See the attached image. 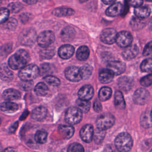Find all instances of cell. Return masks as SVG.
Returning a JSON list of instances; mask_svg holds the SVG:
<instances>
[{
  "mask_svg": "<svg viewBox=\"0 0 152 152\" xmlns=\"http://www.w3.org/2000/svg\"><path fill=\"white\" fill-rule=\"evenodd\" d=\"M75 35V31L74 28L67 26L65 27L61 31V36L62 40L65 42H68L72 40Z\"/></svg>",
  "mask_w": 152,
  "mask_h": 152,
  "instance_id": "cell-24",
  "label": "cell"
},
{
  "mask_svg": "<svg viewBox=\"0 0 152 152\" xmlns=\"http://www.w3.org/2000/svg\"><path fill=\"white\" fill-rule=\"evenodd\" d=\"M36 39V33L34 29L31 28L24 29L19 37L20 43L26 46L32 45Z\"/></svg>",
  "mask_w": 152,
  "mask_h": 152,
  "instance_id": "cell-6",
  "label": "cell"
},
{
  "mask_svg": "<svg viewBox=\"0 0 152 152\" xmlns=\"http://www.w3.org/2000/svg\"><path fill=\"white\" fill-rule=\"evenodd\" d=\"M17 21L14 18H11L8 22V28H10V29H14L17 26Z\"/></svg>",
  "mask_w": 152,
  "mask_h": 152,
  "instance_id": "cell-49",
  "label": "cell"
},
{
  "mask_svg": "<svg viewBox=\"0 0 152 152\" xmlns=\"http://www.w3.org/2000/svg\"><path fill=\"white\" fill-rule=\"evenodd\" d=\"M152 83V76L150 74L148 75H146L142 77L140 80V84L144 87H148Z\"/></svg>",
  "mask_w": 152,
  "mask_h": 152,
  "instance_id": "cell-44",
  "label": "cell"
},
{
  "mask_svg": "<svg viewBox=\"0 0 152 152\" xmlns=\"http://www.w3.org/2000/svg\"><path fill=\"white\" fill-rule=\"evenodd\" d=\"M74 48L71 45H64L61 46L58 50L59 56L64 59H67L70 58L74 53Z\"/></svg>",
  "mask_w": 152,
  "mask_h": 152,
  "instance_id": "cell-16",
  "label": "cell"
},
{
  "mask_svg": "<svg viewBox=\"0 0 152 152\" xmlns=\"http://www.w3.org/2000/svg\"><path fill=\"white\" fill-rule=\"evenodd\" d=\"M65 75L68 80L73 82L79 81L82 79L80 69L75 66L68 67L65 71Z\"/></svg>",
  "mask_w": 152,
  "mask_h": 152,
  "instance_id": "cell-11",
  "label": "cell"
},
{
  "mask_svg": "<svg viewBox=\"0 0 152 152\" xmlns=\"http://www.w3.org/2000/svg\"><path fill=\"white\" fill-rule=\"evenodd\" d=\"M76 104L77 107L84 113L88 112L90 109V103L88 100H84L79 99L77 100Z\"/></svg>",
  "mask_w": 152,
  "mask_h": 152,
  "instance_id": "cell-32",
  "label": "cell"
},
{
  "mask_svg": "<svg viewBox=\"0 0 152 152\" xmlns=\"http://www.w3.org/2000/svg\"><path fill=\"white\" fill-rule=\"evenodd\" d=\"M39 72V68L34 64L24 66L18 72V77L23 81H31L36 78Z\"/></svg>",
  "mask_w": 152,
  "mask_h": 152,
  "instance_id": "cell-3",
  "label": "cell"
},
{
  "mask_svg": "<svg viewBox=\"0 0 152 152\" xmlns=\"http://www.w3.org/2000/svg\"><path fill=\"white\" fill-rule=\"evenodd\" d=\"M116 36L117 33L115 30L112 28H107L102 31L100 38L103 43L111 45L115 42Z\"/></svg>",
  "mask_w": 152,
  "mask_h": 152,
  "instance_id": "cell-10",
  "label": "cell"
},
{
  "mask_svg": "<svg viewBox=\"0 0 152 152\" xmlns=\"http://www.w3.org/2000/svg\"><path fill=\"white\" fill-rule=\"evenodd\" d=\"M105 134H106L105 131L100 130L97 128L95 131H94V134H93V138L94 140V142L96 144L101 143L105 137Z\"/></svg>",
  "mask_w": 152,
  "mask_h": 152,
  "instance_id": "cell-36",
  "label": "cell"
},
{
  "mask_svg": "<svg viewBox=\"0 0 152 152\" xmlns=\"http://www.w3.org/2000/svg\"><path fill=\"white\" fill-rule=\"evenodd\" d=\"M140 68L142 71L151 73L152 69V61L151 58L145 59L144 60L140 65Z\"/></svg>",
  "mask_w": 152,
  "mask_h": 152,
  "instance_id": "cell-38",
  "label": "cell"
},
{
  "mask_svg": "<svg viewBox=\"0 0 152 152\" xmlns=\"http://www.w3.org/2000/svg\"><path fill=\"white\" fill-rule=\"evenodd\" d=\"M3 151H2V146H1V145L0 144V152H2Z\"/></svg>",
  "mask_w": 152,
  "mask_h": 152,
  "instance_id": "cell-56",
  "label": "cell"
},
{
  "mask_svg": "<svg viewBox=\"0 0 152 152\" xmlns=\"http://www.w3.org/2000/svg\"><path fill=\"white\" fill-rule=\"evenodd\" d=\"M90 55V50L87 46H81L77 50L76 57L80 61L86 60Z\"/></svg>",
  "mask_w": 152,
  "mask_h": 152,
  "instance_id": "cell-30",
  "label": "cell"
},
{
  "mask_svg": "<svg viewBox=\"0 0 152 152\" xmlns=\"http://www.w3.org/2000/svg\"><path fill=\"white\" fill-rule=\"evenodd\" d=\"M123 10V5L121 2H115L107 8L106 11V14L109 17H115L122 13Z\"/></svg>",
  "mask_w": 152,
  "mask_h": 152,
  "instance_id": "cell-18",
  "label": "cell"
},
{
  "mask_svg": "<svg viewBox=\"0 0 152 152\" xmlns=\"http://www.w3.org/2000/svg\"><path fill=\"white\" fill-rule=\"evenodd\" d=\"M0 78L6 82L11 81L13 78V73L6 64L0 65Z\"/></svg>",
  "mask_w": 152,
  "mask_h": 152,
  "instance_id": "cell-19",
  "label": "cell"
},
{
  "mask_svg": "<svg viewBox=\"0 0 152 152\" xmlns=\"http://www.w3.org/2000/svg\"><path fill=\"white\" fill-rule=\"evenodd\" d=\"M83 112L77 107H70L65 112V121L70 125L78 124L82 119Z\"/></svg>",
  "mask_w": 152,
  "mask_h": 152,
  "instance_id": "cell-5",
  "label": "cell"
},
{
  "mask_svg": "<svg viewBox=\"0 0 152 152\" xmlns=\"http://www.w3.org/2000/svg\"><path fill=\"white\" fill-rule=\"evenodd\" d=\"M115 121V117L112 114L110 113H103L97 118V128L100 130L106 131L113 125Z\"/></svg>",
  "mask_w": 152,
  "mask_h": 152,
  "instance_id": "cell-4",
  "label": "cell"
},
{
  "mask_svg": "<svg viewBox=\"0 0 152 152\" xmlns=\"http://www.w3.org/2000/svg\"><path fill=\"white\" fill-rule=\"evenodd\" d=\"M2 152H15V150L12 147H8L5 148Z\"/></svg>",
  "mask_w": 152,
  "mask_h": 152,
  "instance_id": "cell-54",
  "label": "cell"
},
{
  "mask_svg": "<svg viewBox=\"0 0 152 152\" xmlns=\"http://www.w3.org/2000/svg\"><path fill=\"white\" fill-rule=\"evenodd\" d=\"M52 13L56 17H65L73 15L75 13V11L70 8L59 7L54 9Z\"/></svg>",
  "mask_w": 152,
  "mask_h": 152,
  "instance_id": "cell-25",
  "label": "cell"
},
{
  "mask_svg": "<svg viewBox=\"0 0 152 152\" xmlns=\"http://www.w3.org/2000/svg\"><path fill=\"white\" fill-rule=\"evenodd\" d=\"M114 74L109 69H102L99 74V81L103 84H107L113 80Z\"/></svg>",
  "mask_w": 152,
  "mask_h": 152,
  "instance_id": "cell-21",
  "label": "cell"
},
{
  "mask_svg": "<svg viewBox=\"0 0 152 152\" xmlns=\"http://www.w3.org/2000/svg\"><path fill=\"white\" fill-rule=\"evenodd\" d=\"M150 8L147 6H140L136 7L134 10V13L136 17L140 18H146L150 14Z\"/></svg>",
  "mask_w": 152,
  "mask_h": 152,
  "instance_id": "cell-26",
  "label": "cell"
},
{
  "mask_svg": "<svg viewBox=\"0 0 152 152\" xmlns=\"http://www.w3.org/2000/svg\"><path fill=\"white\" fill-rule=\"evenodd\" d=\"M102 2H103L104 4H105L110 5V4H112V3H113L115 0H102Z\"/></svg>",
  "mask_w": 152,
  "mask_h": 152,
  "instance_id": "cell-53",
  "label": "cell"
},
{
  "mask_svg": "<svg viewBox=\"0 0 152 152\" xmlns=\"http://www.w3.org/2000/svg\"><path fill=\"white\" fill-rule=\"evenodd\" d=\"M43 79L47 83L53 86H58L61 83L58 78L53 75H47Z\"/></svg>",
  "mask_w": 152,
  "mask_h": 152,
  "instance_id": "cell-40",
  "label": "cell"
},
{
  "mask_svg": "<svg viewBox=\"0 0 152 152\" xmlns=\"http://www.w3.org/2000/svg\"><path fill=\"white\" fill-rule=\"evenodd\" d=\"M30 61V56L24 49L18 50L8 59V65L13 69H21Z\"/></svg>",
  "mask_w": 152,
  "mask_h": 152,
  "instance_id": "cell-1",
  "label": "cell"
},
{
  "mask_svg": "<svg viewBox=\"0 0 152 152\" xmlns=\"http://www.w3.org/2000/svg\"><path fill=\"white\" fill-rule=\"evenodd\" d=\"M147 1H150H150H151V0H147Z\"/></svg>",
  "mask_w": 152,
  "mask_h": 152,
  "instance_id": "cell-57",
  "label": "cell"
},
{
  "mask_svg": "<svg viewBox=\"0 0 152 152\" xmlns=\"http://www.w3.org/2000/svg\"><path fill=\"white\" fill-rule=\"evenodd\" d=\"M20 83V88L24 91L30 90L33 86V83L31 81H23Z\"/></svg>",
  "mask_w": 152,
  "mask_h": 152,
  "instance_id": "cell-45",
  "label": "cell"
},
{
  "mask_svg": "<svg viewBox=\"0 0 152 152\" xmlns=\"http://www.w3.org/2000/svg\"><path fill=\"white\" fill-rule=\"evenodd\" d=\"M126 68L125 64L119 61H113L107 65V69L110 70L114 75H120L122 74Z\"/></svg>",
  "mask_w": 152,
  "mask_h": 152,
  "instance_id": "cell-13",
  "label": "cell"
},
{
  "mask_svg": "<svg viewBox=\"0 0 152 152\" xmlns=\"http://www.w3.org/2000/svg\"><path fill=\"white\" fill-rule=\"evenodd\" d=\"M0 124H1V119H0Z\"/></svg>",
  "mask_w": 152,
  "mask_h": 152,
  "instance_id": "cell-58",
  "label": "cell"
},
{
  "mask_svg": "<svg viewBox=\"0 0 152 152\" xmlns=\"http://www.w3.org/2000/svg\"><path fill=\"white\" fill-rule=\"evenodd\" d=\"M1 109L5 112L12 113L18 109V105L11 101H6L1 104Z\"/></svg>",
  "mask_w": 152,
  "mask_h": 152,
  "instance_id": "cell-27",
  "label": "cell"
},
{
  "mask_svg": "<svg viewBox=\"0 0 152 152\" xmlns=\"http://www.w3.org/2000/svg\"><path fill=\"white\" fill-rule=\"evenodd\" d=\"M119 87L124 91L128 92L131 90L134 86L133 80L127 76H124L121 77L118 81Z\"/></svg>",
  "mask_w": 152,
  "mask_h": 152,
  "instance_id": "cell-15",
  "label": "cell"
},
{
  "mask_svg": "<svg viewBox=\"0 0 152 152\" xmlns=\"http://www.w3.org/2000/svg\"><path fill=\"white\" fill-rule=\"evenodd\" d=\"M2 97L7 101H12L19 99L21 97V93L15 89L8 88L4 90Z\"/></svg>",
  "mask_w": 152,
  "mask_h": 152,
  "instance_id": "cell-20",
  "label": "cell"
},
{
  "mask_svg": "<svg viewBox=\"0 0 152 152\" xmlns=\"http://www.w3.org/2000/svg\"><path fill=\"white\" fill-rule=\"evenodd\" d=\"M20 18H21V21L22 22L25 23L28 21V17L26 15V14H22V15L20 16Z\"/></svg>",
  "mask_w": 152,
  "mask_h": 152,
  "instance_id": "cell-51",
  "label": "cell"
},
{
  "mask_svg": "<svg viewBox=\"0 0 152 152\" xmlns=\"http://www.w3.org/2000/svg\"><path fill=\"white\" fill-rule=\"evenodd\" d=\"M55 39L53 32L50 30H46L39 34L37 37V42L40 47L46 48L54 42Z\"/></svg>",
  "mask_w": 152,
  "mask_h": 152,
  "instance_id": "cell-7",
  "label": "cell"
},
{
  "mask_svg": "<svg viewBox=\"0 0 152 152\" xmlns=\"http://www.w3.org/2000/svg\"><path fill=\"white\" fill-rule=\"evenodd\" d=\"M79 1H80V2L83 3V2H87L88 0H79Z\"/></svg>",
  "mask_w": 152,
  "mask_h": 152,
  "instance_id": "cell-55",
  "label": "cell"
},
{
  "mask_svg": "<svg viewBox=\"0 0 152 152\" xmlns=\"http://www.w3.org/2000/svg\"><path fill=\"white\" fill-rule=\"evenodd\" d=\"M151 111H145L142 113L140 117L141 125L145 128H148L151 126Z\"/></svg>",
  "mask_w": 152,
  "mask_h": 152,
  "instance_id": "cell-29",
  "label": "cell"
},
{
  "mask_svg": "<svg viewBox=\"0 0 152 152\" xmlns=\"http://www.w3.org/2000/svg\"><path fill=\"white\" fill-rule=\"evenodd\" d=\"M47 109L43 106H39L34 109L31 112V118L37 121L43 120L47 115Z\"/></svg>",
  "mask_w": 152,
  "mask_h": 152,
  "instance_id": "cell-22",
  "label": "cell"
},
{
  "mask_svg": "<svg viewBox=\"0 0 152 152\" xmlns=\"http://www.w3.org/2000/svg\"><path fill=\"white\" fill-rule=\"evenodd\" d=\"M93 108L96 112H100L102 110V106L101 103L97 100L94 101L93 104Z\"/></svg>",
  "mask_w": 152,
  "mask_h": 152,
  "instance_id": "cell-50",
  "label": "cell"
},
{
  "mask_svg": "<svg viewBox=\"0 0 152 152\" xmlns=\"http://www.w3.org/2000/svg\"><path fill=\"white\" fill-rule=\"evenodd\" d=\"M114 104L115 107L119 110L124 109L125 107V102L123 94L119 91H116L115 93Z\"/></svg>",
  "mask_w": 152,
  "mask_h": 152,
  "instance_id": "cell-28",
  "label": "cell"
},
{
  "mask_svg": "<svg viewBox=\"0 0 152 152\" xmlns=\"http://www.w3.org/2000/svg\"><path fill=\"white\" fill-rule=\"evenodd\" d=\"M94 128L91 125L87 124L82 127L80 135L82 140L86 142H90L93 138Z\"/></svg>",
  "mask_w": 152,
  "mask_h": 152,
  "instance_id": "cell-12",
  "label": "cell"
},
{
  "mask_svg": "<svg viewBox=\"0 0 152 152\" xmlns=\"http://www.w3.org/2000/svg\"><path fill=\"white\" fill-rule=\"evenodd\" d=\"M51 69V66L49 64H43L40 66V69H39V72L42 74H46L49 73Z\"/></svg>",
  "mask_w": 152,
  "mask_h": 152,
  "instance_id": "cell-46",
  "label": "cell"
},
{
  "mask_svg": "<svg viewBox=\"0 0 152 152\" xmlns=\"http://www.w3.org/2000/svg\"><path fill=\"white\" fill-rule=\"evenodd\" d=\"M115 145L119 152H128L132 147L133 140L129 134L121 132L116 137Z\"/></svg>",
  "mask_w": 152,
  "mask_h": 152,
  "instance_id": "cell-2",
  "label": "cell"
},
{
  "mask_svg": "<svg viewBox=\"0 0 152 152\" xmlns=\"http://www.w3.org/2000/svg\"><path fill=\"white\" fill-rule=\"evenodd\" d=\"M139 49L135 45H130L126 47L125 50L122 52V55L123 58L126 60H131L134 58L138 53Z\"/></svg>",
  "mask_w": 152,
  "mask_h": 152,
  "instance_id": "cell-17",
  "label": "cell"
},
{
  "mask_svg": "<svg viewBox=\"0 0 152 152\" xmlns=\"http://www.w3.org/2000/svg\"><path fill=\"white\" fill-rule=\"evenodd\" d=\"M131 26L132 29L138 30L142 28L145 25V21L143 18H140L138 17H134L131 20Z\"/></svg>",
  "mask_w": 152,
  "mask_h": 152,
  "instance_id": "cell-33",
  "label": "cell"
},
{
  "mask_svg": "<svg viewBox=\"0 0 152 152\" xmlns=\"http://www.w3.org/2000/svg\"><path fill=\"white\" fill-rule=\"evenodd\" d=\"M58 131L60 135L65 139L71 138L74 133V127L68 125H60L58 128Z\"/></svg>",
  "mask_w": 152,
  "mask_h": 152,
  "instance_id": "cell-23",
  "label": "cell"
},
{
  "mask_svg": "<svg viewBox=\"0 0 152 152\" xmlns=\"http://www.w3.org/2000/svg\"><path fill=\"white\" fill-rule=\"evenodd\" d=\"M133 37L131 34L127 31H122L117 33L116 41L118 45L121 48H126L130 45L132 42Z\"/></svg>",
  "mask_w": 152,
  "mask_h": 152,
  "instance_id": "cell-9",
  "label": "cell"
},
{
  "mask_svg": "<svg viewBox=\"0 0 152 152\" xmlns=\"http://www.w3.org/2000/svg\"><path fill=\"white\" fill-rule=\"evenodd\" d=\"M68 152H84V150L81 144L78 142H74L68 147Z\"/></svg>",
  "mask_w": 152,
  "mask_h": 152,
  "instance_id": "cell-41",
  "label": "cell"
},
{
  "mask_svg": "<svg viewBox=\"0 0 152 152\" xmlns=\"http://www.w3.org/2000/svg\"><path fill=\"white\" fill-rule=\"evenodd\" d=\"M80 69L81 77L83 79H88L91 75L93 68L89 65H84Z\"/></svg>",
  "mask_w": 152,
  "mask_h": 152,
  "instance_id": "cell-37",
  "label": "cell"
},
{
  "mask_svg": "<svg viewBox=\"0 0 152 152\" xmlns=\"http://www.w3.org/2000/svg\"><path fill=\"white\" fill-rule=\"evenodd\" d=\"M55 55V49L53 48H45L40 52V56L44 59H50Z\"/></svg>",
  "mask_w": 152,
  "mask_h": 152,
  "instance_id": "cell-39",
  "label": "cell"
},
{
  "mask_svg": "<svg viewBox=\"0 0 152 152\" xmlns=\"http://www.w3.org/2000/svg\"><path fill=\"white\" fill-rule=\"evenodd\" d=\"M23 1L28 5H33L36 4L38 0H23Z\"/></svg>",
  "mask_w": 152,
  "mask_h": 152,
  "instance_id": "cell-52",
  "label": "cell"
},
{
  "mask_svg": "<svg viewBox=\"0 0 152 152\" xmlns=\"http://www.w3.org/2000/svg\"><path fill=\"white\" fill-rule=\"evenodd\" d=\"M112 89L108 87H103L99 92V97L101 101H106L112 96Z\"/></svg>",
  "mask_w": 152,
  "mask_h": 152,
  "instance_id": "cell-31",
  "label": "cell"
},
{
  "mask_svg": "<svg viewBox=\"0 0 152 152\" xmlns=\"http://www.w3.org/2000/svg\"><path fill=\"white\" fill-rule=\"evenodd\" d=\"M9 14L10 11L8 8L0 9V24H2L8 20Z\"/></svg>",
  "mask_w": 152,
  "mask_h": 152,
  "instance_id": "cell-42",
  "label": "cell"
},
{
  "mask_svg": "<svg viewBox=\"0 0 152 152\" xmlns=\"http://www.w3.org/2000/svg\"><path fill=\"white\" fill-rule=\"evenodd\" d=\"M151 42H150L148 43H147L146 45V46H145L142 54L144 56H148L150 55H151Z\"/></svg>",
  "mask_w": 152,
  "mask_h": 152,
  "instance_id": "cell-47",
  "label": "cell"
},
{
  "mask_svg": "<svg viewBox=\"0 0 152 152\" xmlns=\"http://www.w3.org/2000/svg\"><path fill=\"white\" fill-rule=\"evenodd\" d=\"M149 98L150 93L148 91L143 88L137 89L133 96V100L134 103L140 105L145 104L148 101Z\"/></svg>",
  "mask_w": 152,
  "mask_h": 152,
  "instance_id": "cell-8",
  "label": "cell"
},
{
  "mask_svg": "<svg viewBox=\"0 0 152 152\" xmlns=\"http://www.w3.org/2000/svg\"><path fill=\"white\" fill-rule=\"evenodd\" d=\"M78 95L81 100H89L94 95V89L90 85H84L79 90Z\"/></svg>",
  "mask_w": 152,
  "mask_h": 152,
  "instance_id": "cell-14",
  "label": "cell"
},
{
  "mask_svg": "<svg viewBox=\"0 0 152 152\" xmlns=\"http://www.w3.org/2000/svg\"><path fill=\"white\" fill-rule=\"evenodd\" d=\"M128 3L131 6L134 7H138L142 5L143 2V0H128Z\"/></svg>",
  "mask_w": 152,
  "mask_h": 152,
  "instance_id": "cell-48",
  "label": "cell"
},
{
  "mask_svg": "<svg viewBox=\"0 0 152 152\" xmlns=\"http://www.w3.org/2000/svg\"><path fill=\"white\" fill-rule=\"evenodd\" d=\"M23 8L22 5L19 2H12L9 4L8 10L12 12H18Z\"/></svg>",
  "mask_w": 152,
  "mask_h": 152,
  "instance_id": "cell-43",
  "label": "cell"
},
{
  "mask_svg": "<svg viewBox=\"0 0 152 152\" xmlns=\"http://www.w3.org/2000/svg\"><path fill=\"white\" fill-rule=\"evenodd\" d=\"M48 134L45 130H39L36 132L34 135L35 141L39 144L45 143L47 141Z\"/></svg>",
  "mask_w": 152,
  "mask_h": 152,
  "instance_id": "cell-35",
  "label": "cell"
},
{
  "mask_svg": "<svg viewBox=\"0 0 152 152\" xmlns=\"http://www.w3.org/2000/svg\"><path fill=\"white\" fill-rule=\"evenodd\" d=\"M34 91L37 95L44 96L48 93V87L46 84L43 83H39L34 87Z\"/></svg>",
  "mask_w": 152,
  "mask_h": 152,
  "instance_id": "cell-34",
  "label": "cell"
}]
</instances>
